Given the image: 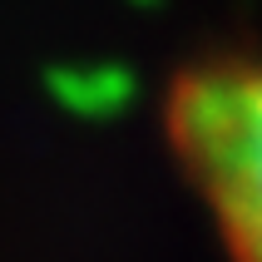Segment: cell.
Returning <instances> with one entry per match:
<instances>
[{
  "mask_svg": "<svg viewBox=\"0 0 262 262\" xmlns=\"http://www.w3.org/2000/svg\"><path fill=\"white\" fill-rule=\"evenodd\" d=\"M178 139L243 262H262V64L203 74L178 104Z\"/></svg>",
  "mask_w": 262,
  "mask_h": 262,
  "instance_id": "obj_1",
  "label": "cell"
}]
</instances>
